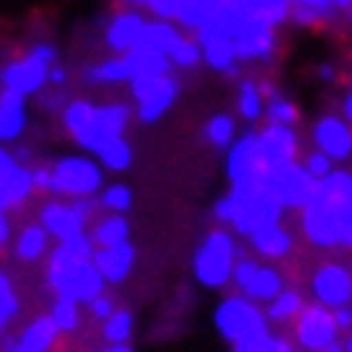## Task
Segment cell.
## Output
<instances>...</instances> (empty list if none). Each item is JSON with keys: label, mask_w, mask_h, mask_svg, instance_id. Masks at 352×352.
<instances>
[{"label": "cell", "mask_w": 352, "mask_h": 352, "mask_svg": "<svg viewBox=\"0 0 352 352\" xmlns=\"http://www.w3.org/2000/svg\"><path fill=\"white\" fill-rule=\"evenodd\" d=\"M349 188L352 171H339V168L318 182L315 199L301 209V233L308 243H315L322 250L339 246V216H342V206L349 199Z\"/></svg>", "instance_id": "obj_1"}, {"label": "cell", "mask_w": 352, "mask_h": 352, "mask_svg": "<svg viewBox=\"0 0 352 352\" xmlns=\"http://www.w3.org/2000/svg\"><path fill=\"white\" fill-rule=\"evenodd\" d=\"M284 212L287 209L274 199V192L267 185H260V188H230L212 206L216 223L230 226V230H236V236H246V239L256 233V230H263V226L280 223Z\"/></svg>", "instance_id": "obj_2"}, {"label": "cell", "mask_w": 352, "mask_h": 352, "mask_svg": "<svg viewBox=\"0 0 352 352\" xmlns=\"http://www.w3.org/2000/svg\"><path fill=\"white\" fill-rule=\"evenodd\" d=\"M212 325L216 332L230 342V346H243V342H253V339H267L270 336V318L263 311V305L250 301L246 294H226L216 311H212Z\"/></svg>", "instance_id": "obj_3"}, {"label": "cell", "mask_w": 352, "mask_h": 352, "mask_svg": "<svg viewBox=\"0 0 352 352\" xmlns=\"http://www.w3.org/2000/svg\"><path fill=\"white\" fill-rule=\"evenodd\" d=\"M236 256H239V246L230 230H209L202 236L195 256H192V270H195V280L202 287H223V284H233V267Z\"/></svg>", "instance_id": "obj_4"}, {"label": "cell", "mask_w": 352, "mask_h": 352, "mask_svg": "<svg viewBox=\"0 0 352 352\" xmlns=\"http://www.w3.org/2000/svg\"><path fill=\"white\" fill-rule=\"evenodd\" d=\"M103 192V171L96 161L69 154L52 161V195L62 199H93Z\"/></svg>", "instance_id": "obj_5"}, {"label": "cell", "mask_w": 352, "mask_h": 352, "mask_svg": "<svg viewBox=\"0 0 352 352\" xmlns=\"http://www.w3.org/2000/svg\"><path fill=\"white\" fill-rule=\"evenodd\" d=\"M226 175H230V188H260V185H267L270 168L260 154V137L256 133L236 137V144L226 151Z\"/></svg>", "instance_id": "obj_6"}, {"label": "cell", "mask_w": 352, "mask_h": 352, "mask_svg": "<svg viewBox=\"0 0 352 352\" xmlns=\"http://www.w3.org/2000/svg\"><path fill=\"white\" fill-rule=\"evenodd\" d=\"M339 325H336V311L325 308L322 301H308L305 311L294 318V342L301 352H325L329 346L339 342Z\"/></svg>", "instance_id": "obj_7"}, {"label": "cell", "mask_w": 352, "mask_h": 352, "mask_svg": "<svg viewBox=\"0 0 352 352\" xmlns=\"http://www.w3.org/2000/svg\"><path fill=\"white\" fill-rule=\"evenodd\" d=\"M130 120H133V110H130L126 103H103V107H96L93 120H89L79 133H72V140H76L82 151L100 154L107 144H113L117 137H123V130H126Z\"/></svg>", "instance_id": "obj_8"}, {"label": "cell", "mask_w": 352, "mask_h": 352, "mask_svg": "<svg viewBox=\"0 0 352 352\" xmlns=\"http://www.w3.org/2000/svg\"><path fill=\"white\" fill-rule=\"evenodd\" d=\"M126 89H130V100L137 103V120L154 123L175 107L182 86L175 76H144V79H133Z\"/></svg>", "instance_id": "obj_9"}, {"label": "cell", "mask_w": 352, "mask_h": 352, "mask_svg": "<svg viewBox=\"0 0 352 352\" xmlns=\"http://www.w3.org/2000/svg\"><path fill=\"white\" fill-rule=\"evenodd\" d=\"M267 188L274 192V199L284 206V209H305L315 192H318V178L305 168V161H294V164H284L277 171L267 175Z\"/></svg>", "instance_id": "obj_10"}, {"label": "cell", "mask_w": 352, "mask_h": 352, "mask_svg": "<svg viewBox=\"0 0 352 352\" xmlns=\"http://www.w3.org/2000/svg\"><path fill=\"white\" fill-rule=\"evenodd\" d=\"M48 76H52V62L41 58L34 48L21 52L17 58L3 62L0 69V89H17L24 96H34L48 86Z\"/></svg>", "instance_id": "obj_11"}, {"label": "cell", "mask_w": 352, "mask_h": 352, "mask_svg": "<svg viewBox=\"0 0 352 352\" xmlns=\"http://www.w3.org/2000/svg\"><path fill=\"white\" fill-rule=\"evenodd\" d=\"M34 171L31 164L17 161V154L10 147L0 151V212H14L21 209L31 195H34Z\"/></svg>", "instance_id": "obj_12"}, {"label": "cell", "mask_w": 352, "mask_h": 352, "mask_svg": "<svg viewBox=\"0 0 352 352\" xmlns=\"http://www.w3.org/2000/svg\"><path fill=\"white\" fill-rule=\"evenodd\" d=\"M233 14V10H230ZM236 17V58L239 62H270L277 52V28L260 17Z\"/></svg>", "instance_id": "obj_13"}, {"label": "cell", "mask_w": 352, "mask_h": 352, "mask_svg": "<svg viewBox=\"0 0 352 352\" xmlns=\"http://www.w3.org/2000/svg\"><path fill=\"white\" fill-rule=\"evenodd\" d=\"M308 287H311V298L322 301L325 308L352 305V267L329 260V263H322V267L311 274Z\"/></svg>", "instance_id": "obj_14"}, {"label": "cell", "mask_w": 352, "mask_h": 352, "mask_svg": "<svg viewBox=\"0 0 352 352\" xmlns=\"http://www.w3.org/2000/svg\"><path fill=\"white\" fill-rule=\"evenodd\" d=\"M256 137H260V154L270 171L294 164L301 154V140H298L294 126H287V123H267L263 130H256Z\"/></svg>", "instance_id": "obj_15"}, {"label": "cell", "mask_w": 352, "mask_h": 352, "mask_svg": "<svg viewBox=\"0 0 352 352\" xmlns=\"http://www.w3.org/2000/svg\"><path fill=\"white\" fill-rule=\"evenodd\" d=\"M311 140L318 151H325L336 164L352 157V123L346 117H318L311 126Z\"/></svg>", "instance_id": "obj_16"}, {"label": "cell", "mask_w": 352, "mask_h": 352, "mask_svg": "<svg viewBox=\"0 0 352 352\" xmlns=\"http://www.w3.org/2000/svg\"><path fill=\"white\" fill-rule=\"evenodd\" d=\"M144 28H147V17H144L140 10H133V7H123V10H117V14L107 21L103 41H107V48H113L117 55H126V52H133V48L140 45Z\"/></svg>", "instance_id": "obj_17"}, {"label": "cell", "mask_w": 352, "mask_h": 352, "mask_svg": "<svg viewBox=\"0 0 352 352\" xmlns=\"http://www.w3.org/2000/svg\"><path fill=\"white\" fill-rule=\"evenodd\" d=\"M103 291H107V277H103V270L96 267V260H82V263L69 274V280H65V287H62V294L72 298V301H79V305H89V301L100 298Z\"/></svg>", "instance_id": "obj_18"}, {"label": "cell", "mask_w": 352, "mask_h": 352, "mask_svg": "<svg viewBox=\"0 0 352 352\" xmlns=\"http://www.w3.org/2000/svg\"><path fill=\"white\" fill-rule=\"evenodd\" d=\"M58 336H62V332L55 329L52 315H38V318H31V322L21 329V336H17L14 342L3 346V352H52Z\"/></svg>", "instance_id": "obj_19"}, {"label": "cell", "mask_w": 352, "mask_h": 352, "mask_svg": "<svg viewBox=\"0 0 352 352\" xmlns=\"http://www.w3.org/2000/svg\"><path fill=\"white\" fill-rule=\"evenodd\" d=\"M48 239H52V233H48L41 223H28V226H21V230H17V236H14V243H10V250H7V253H10L17 263L48 260V253H52Z\"/></svg>", "instance_id": "obj_20"}, {"label": "cell", "mask_w": 352, "mask_h": 352, "mask_svg": "<svg viewBox=\"0 0 352 352\" xmlns=\"http://www.w3.org/2000/svg\"><path fill=\"white\" fill-rule=\"evenodd\" d=\"M28 126V96L17 89H0V140L14 144Z\"/></svg>", "instance_id": "obj_21"}, {"label": "cell", "mask_w": 352, "mask_h": 352, "mask_svg": "<svg viewBox=\"0 0 352 352\" xmlns=\"http://www.w3.org/2000/svg\"><path fill=\"white\" fill-rule=\"evenodd\" d=\"M93 260H96V267L103 270L107 284H123V280L130 277L133 263H137V250H133V243H117V246H100Z\"/></svg>", "instance_id": "obj_22"}, {"label": "cell", "mask_w": 352, "mask_h": 352, "mask_svg": "<svg viewBox=\"0 0 352 352\" xmlns=\"http://www.w3.org/2000/svg\"><path fill=\"white\" fill-rule=\"evenodd\" d=\"M250 250L263 260H284L294 250V236L284 223H274V226H263V230H256L250 236Z\"/></svg>", "instance_id": "obj_23"}, {"label": "cell", "mask_w": 352, "mask_h": 352, "mask_svg": "<svg viewBox=\"0 0 352 352\" xmlns=\"http://www.w3.org/2000/svg\"><path fill=\"white\" fill-rule=\"evenodd\" d=\"M226 10V0H182V10H178V21L175 24H182L185 31H199V28H206L209 21H216L219 14Z\"/></svg>", "instance_id": "obj_24"}, {"label": "cell", "mask_w": 352, "mask_h": 352, "mask_svg": "<svg viewBox=\"0 0 352 352\" xmlns=\"http://www.w3.org/2000/svg\"><path fill=\"white\" fill-rule=\"evenodd\" d=\"M178 41H182V31H178L175 21L147 17V28H144L137 48H151V52H164V55H171V48H175Z\"/></svg>", "instance_id": "obj_25"}, {"label": "cell", "mask_w": 352, "mask_h": 352, "mask_svg": "<svg viewBox=\"0 0 352 352\" xmlns=\"http://www.w3.org/2000/svg\"><path fill=\"white\" fill-rule=\"evenodd\" d=\"M305 294L298 291V287H284L270 305H263V311H267V318H270V325H294V318L305 311Z\"/></svg>", "instance_id": "obj_26"}, {"label": "cell", "mask_w": 352, "mask_h": 352, "mask_svg": "<svg viewBox=\"0 0 352 352\" xmlns=\"http://www.w3.org/2000/svg\"><path fill=\"white\" fill-rule=\"evenodd\" d=\"M284 287H287V284H284V274H280L277 267H270V263H260V270H256L253 284H250L243 294H246L250 301H256V305H270Z\"/></svg>", "instance_id": "obj_27"}, {"label": "cell", "mask_w": 352, "mask_h": 352, "mask_svg": "<svg viewBox=\"0 0 352 352\" xmlns=\"http://www.w3.org/2000/svg\"><path fill=\"white\" fill-rule=\"evenodd\" d=\"M89 236H93L96 250H100V246L130 243V223H126V216H123V212H107V216H100V219L89 226Z\"/></svg>", "instance_id": "obj_28"}, {"label": "cell", "mask_w": 352, "mask_h": 352, "mask_svg": "<svg viewBox=\"0 0 352 352\" xmlns=\"http://www.w3.org/2000/svg\"><path fill=\"white\" fill-rule=\"evenodd\" d=\"M263 110H267V100L260 93V79H239V86H236V113L246 123H253V120L263 117Z\"/></svg>", "instance_id": "obj_29"}, {"label": "cell", "mask_w": 352, "mask_h": 352, "mask_svg": "<svg viewBox=\"0 0 352 352\" xmlns=\"http://www.w3.org/2000/svg\"><path fill=\"white\" fill-rule=\"evenodd\" d=\"M332 14H339L332 7V0H291V21L301 24V28H318Z\"/></svg>", "instance_id": "obj_30"}, {"label": "cell", "mask_w": 352, "mask_h": 352, "mask_svg": "<svg viewBox=\"0 0 352 352\" xmlns=\"http://www.w3.org/2000/svg\"><path fill=\"white\" fill-rule=\"evenodd\" d=\"M79 301H72V298H65V294H55L52 298V308H48V315H52V322H55V329L62 332V336H72V332H79Z\"/></svg>", "instance_id": "obj_31"}, {"label": "cell", "mask_w": 352, "mask_h": 352, "mask_svg": "<svg viewBox=\"0 0 352 352\" xmlns=\"http://www.w3.org/2000/svg\"><path fill=\"white\" fill-rule=\"evenodd\" d=\"M100 336L110 346H126L130 336H133V311L130 308H117L107 322H100Z\"/></svg>", "instance_id": "obj_32"}, {"label": "cell", "mask_w": 352, "mask_h": 352, "mask_svg": "<svg viewBox=\"0 0 352 352\" xmlns=\"http://www.w3.org/2000/svg\"><path fill=\"white\" fill-rule=\"evenodd\" d=\"M206 140H209V147H219V151H230L236 144V120L230 113H216V117H209L206 123Z\"/></svg>", "instance_id": "obj_33"}, {"label": "cell", "mask_w": 352, "mask_h": 352, "mask_svg": "<svg viewBox=\"0 0 352 352\" xmlns=\"http://www.w3.org/2000/svg\"><path fill=\"white\" fill-rule=\"evenodd\" d=\"M202 62H206V55H202V45L195 41V34H192V38L182 34V41L171 48V65L182 69V72H188V69H195V65H202Z\"/></svg>", "instance_id": "obj_34"}, {"label": "cell", "mask_w": 352, "mask_h": 352, "mask_svg": "<svg viewBox=\"0 0 352 352\" xmlns=\"http://www.w3.org/2000/svg\"><path fill=\"white\" fill-rule=\"evenodd\" d=\"M17 311H21V294H17V287H14V277L3 270V274H0V325L10 329V322H14Z\"/></svg>", "instance_id": "obj_35"}, {"label": "cell", "mask_w": 352, "mask_h": 352, "mask_svg": "<svg viewBox=\"0 0 352 352\" xmlns=\"http://www.w3.org/2000/svg\"><path fill=\"white\" fill-rule=\"evenodd\" d=\"M130 161H133V151H130L126 137H117L113 144H107V147L100 151V164H103L107 171H126Z\"/></svg>", "instance_id": "obj_36"}, {"label": "cell", "mask_w": 352, "mask_h": 352, "mask_svg": "<svg viewBox=\"0 0 352 352\" xmlns=\"http://www.w3.org/2000/svg\"><path fill=\"white\" fill-rule=\"evenodd\" d=\"M233 352H301V349H298V342H291L287 336H277V332H270L267 339H253V342L233 346Z\"/></svg>", "instance_id": "obj_37"}, {"label": "cell", "mask_w": 352, "mask_h": 352, "mask_svg": "<svg viewBox=\"0 0 352 352\" xmlns=\"http://www.w3.org/2000/svg\"><path fill=\"white\" fill-rule=\"evenodd\" d=\"M93 113H96V107H93L89 100H72V103L62 110V123H65L69 133H79V130L93 120Z\"/></svg>", "instance_id": "obj_38"}, {"label": "cell", "mask_w": 352, "mask_h": 352, "mask_svg": "<svg viewBox=\"0 0 352 352\" xmlns=\"http://www.w3.org/2000/svg\"><path fill=\"white\" fill-rule=\"evenodd\" d=\"M260 263L263 260H256L253 253H246V250H239V256H236V267H233V287L243 294L250 284H253V277H256V270H260Z\"/></svg>", "instance_id": "obj_39"}, {"label": "cell", "mask_w": 352, "mask_h": 352, "mask_svg": "<svg viewBox=\"0 0 352 352\" xmlns=\"http://www.w3.org/2000/svg\"><path fill=\"white\" fill-rule=\"evenodd\" d=\"M100 202H103V212H130V206H133V192L126 188V185H107L103 192H100Z\"/></svg>", "instance_id": "obj_40"}, {"label": "cell", "mask_w": 352, "mask_h": 352, "mask_svg": "<svg viewBox=\"0 0 352 352\" xmlns=\"http://www.w3.org/2000/svg\"><path fill=\"white\" fill-rule=\"evenodd\" d=\"M263 117H267V123H287V126H294V123L301 120V110H298V103L277 96V100H267Z\"/></svg>", "instance_id": "obj_41"}, {"label": "cell", "mask_w": 352, "mask_h": 352, "mask_svg": "<svg viewBox=\"0 0 352 352\" xmlns=\"http://www.w3.org/2000/svg\"><path fill=\"white\" fill-rule=\"evenodd\" d=\"M256 17L277 28V24L291 21V0H256Z\"/></svg>", "instance_id": "obj_42"}, {"label": "cell", "mask_w": 352, "mask_h": 352, "mask_svg": "<svg viewBox=\"0 0 352 352\" xmlns=\"http://www.w3.org/2000/svg\"><path fill=\"white\" fill-rule=\"evenodd\" d=\"M305 168H308V171H311V175H315V178L322 182V178H329V175L336 171V161H332V157H329L325 151L311 147V151L305 154Z\"/></svg>", "instance_id": "obj_43"}, {"label": "cell", "mask_w": 352, "mask_h": 352, "mask_svg": "<svg viewBox=\"0 0 352 352\" xmlns=\"http://www.w3.org/2000/svg\"><path fill=\"white\" fill-rule=\"evenodd\" d=\"M86 311H89V318H93V322H107V318L117 311V301H113V298L103 291L100 298H93V301L86 305Z\"/></svg>", "instance_id": "obj_44"}, {"label": "cell", "mask_w": 352, "mask_h": 352, "mask_svg": "<svg viewBox=\"0 0 352 352\" xmlns=\"http://www.w3.org/2000/svg\"><path fill=\"white\" fill-rule=\"evenodd\" d=\"M178 10H182V0H151L147 3V14L161 17V21H178Z\"/></svg>", "instance_id": "obj_45"}, {"label": "cell", "mask_w": 352, "mask_h": 352, "mask_svg": "<svg viewBox=\"0 0 352 352\" xmlns=\"http://www.w3.org/2000/svg\"><path fill=\"white\" fill-rule=\"evenodd\" d=\"M31 171H34V188L52 195V164H31Z\"/></svg>", "instance_id": "obj_46"}, {"label": "cell", "mask_w": 352, "mask_h": 352, "mask_svg": "<svg viewBox=\"0 0 352 352\" xmlns=\"http://www.w3.org/2000/svg\"><path fill=\"white\" fill-rule=\"evenodd\" d=\"M336 311V325L342 336H352V305H342V308H332Z\"/></svg>", "instance_id": "obj_47"}, {"label": "cell", "mask_w": 352, "mask_h": 352, "mask_svg": "<svg viewBox=\"0 0 352 352\" xmlns=\"http://www.w3.org/2000/svg\"><path fill=\"white\" fill-rule=\"evenodd\" d=\"M226 10L239 17H256V0H226Z\"/></svg>", "instance_id": "obj_48"}, {"label": "cell", "mask_w": 352, "mask_h": 352, "mask_svg": "<svg viewBox=\"0 0 352 352\" xmlns=\"http://www.w3.org/2000/svg\"><path fill=\"white\" fill-rule=\"evenodd\" d=\"M10 212H0V246L3 250H10Z\"/></svg>", "instance_id": "obj_49"}, {"label": "cell", "mask_w": 352, "mask_h": 352, "mask_svg": "<svg viewBox=\"0 0 352 352\" xmlns=\"http://www.w3.org/2000/svg\"><path fill=\"white\" fill-rule=\"evenodd\" d=\"M69 79V72L62 69V65H52V76H48V82H55V86H62Z\"/></svg>", "instance_id": "obj_50"}, {"label": "cell", "mask_w": 352, "mask_h": 352, "mask_svg": "<svg viewBox=\"0 0 352 352\" xmlns=\"http://www.w3.org/2000/svg\"><path fill=\"white\" fill-rule=\"evenodd\" d=\"M318 76H322L325 82H332V79H336V69H332V65L325 62V65H318Z\"/></svg>", "instance_id": "obj_51"}, {"label": "cell", "mask_w": 352, "mask_h": 352, "mask_svg": "<svg viewBox=\"0 0 352 352\" xmlns=\"http://www.w3.org/2000/svg\"><path fill=\"white\" fill-rule=\"evenodd\" d=\"M332 7H336L339 14H349V10H352V0H332Z\"/></svg>", "instance_id": "obj_52"}, {"label": "cell", "mask_w": 352, "mask_h": 352, "mask_svg": "<svg viewBox=\"0 0 352 352\" xmlns=\"http://www.w3.org/2000/svg\"><path fill=\"white\" fill-rule=\"evenodd\" d=\"M342 117H346V120L352 123V93L346 96V100H342Z\"/></svg>", "instance_id": "obj_53"}, {"label": "cell", "mask_w": 352, "mask_h": 352, "mask_svg": "<svg viewBox=\"0 0 352 352\" xmlns=\"http://www.w3.org/2000/svg\"><path fill=\"white\" fill-rule=\"evenodd\" d=\"M96 352H133V349H130V342H126V346H103V349H96Z\"/></svg>", "instance_id": "obj_54"}, {"label": "cell", "mask_w": 352, "mask_h": 352, "mask_svg": "<svg viewBox=\"0 0 352 352\" xmlns=\"http://www.w3.org/2000/svg\"><path fill=\"white\" fill-rule=\"evenodd\" d=\"M325 352H346V342H342V339H339V342H336V346H329V349Z\"/></svg>", "instance_id": "obj_55"}, {"label": "cell", "mask_w": 352, "mask_h": 352, "mask_svg": "<svg viewBox=\"0 0 352 352\" xmlns=\"http://www.w3.org/2000/svg\"><path fill=\"white\" fill-rule=\"evenodd\" d=\"M126 3H130V7H147L151 0H126Z\"/></svg>", "instance_id": "obj_56"}, {"label": "cell", "mask_w": 352, "mask_h": 352, "mask_svg": "<svg viewBox=\"0 0 352 352\" xmlns=\"http://www.w3.org/2000/svg\"><path fill=\"white\" fill-rule=\"evenodd\" d=\"M342 342H346V352H352V336H346Z\"/></svg>", "instance_id": "obj_57"}, {"label": "cell", "mask_w": 352, "mask_h": 352, "mask_svg": "<svg viewBox=\"0 0 352 352\" xmlns=\"http://www.w3.org/2000/svg\"><path fill=\"white\" fill-rule=\"evenodd\" d=\"M349 21H352V10H349Z\"/></svg>", "instance_id": "obj_58"}, {"label": "cell", "mask_w": 352, "mask_h": 352, "mask_svg": "<svg viewBox=\"0 0 352 352\" xmlns=\"http://www.w3.org/2000/svg\"><path fill=\"white\" fill-rule=\"evenodd\" d=\"M349 267H352V263H349Z\"/></svg>", "instance_id": "obj_59"}]
</instances>
